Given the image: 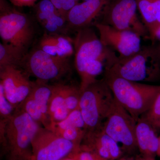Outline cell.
<instances>
[{
  "mask_svg": "<svg viewBox=\"0 0 160 160\" xmlns=\"http://www.w3.org/2000/svg\"><path fill=\"white\" fill-rule=\"evenodd\" d=\"M157 155L160 157V137L159 138V147L157 152Z\"/></svg>",
  "mask_w": 160,
  "mask_h": 160,
  "instance_id": "32",
  "label": "cell"
},
{
  "mask_svg": "<svg viewBox=\"0 0 160 160\" xmlns=\"http://www.w3.org/2000/svg\"><path fill=\"white\" fill-rule=\"evenodd\" d=\"M143 22L149 31L150 40L155 32L159 0H135Z\"/></svg>",
  "mask_w": 160,
  "mask_h": 160,
  "instance_id": "19",
  "label": "cell"
},
{
  "mask_svg": "<svg viewBox=\"0 0 160 160\" xmlns=\"http://www.w3.org/2000/svg\"><path fill=\"white\" fill-rule=\"evenodd\" d=\"M35 36L34 26L27 14L17 10L7 0H0V37L27 54Z\"/></svg>",
  "mask_w": 160,
  "mask_h": 160,
  "instance_id": "6",
  "label": "cell"
},
{
  "mask_svg": "<svg viewBox=\"0 0 160 160\" xmlns=\"http://www.w3.org/2000/svg\"><path fill=\"white\" fill-rule=\"evenodd\" d=\"M12 5L17 7H32L34 6L37 0H7Z\"/></svg>",
  "mask_w": 160,
  "mask_h": 160,
  "instance_id": "28",
  "label": "cell"
},
{
  "mask_svg": "<svg viewBox=\"0 0 160 160\" xmlns=\"http://www.w3.org/2000/svg\"><path fill=\"white\" fill-rule=\"evenodd\" d=\"M83 2H84V1H88V0H83Z\"/></svg>",
  "mask_w": 160,
  "mask_h": 160,
  "instance_id": "37",
  "label": "cell"
},
{
  "mask_svg": "<svg viewBox=\"0 0 160 160\" xmlns=\"http://www.w3.org/2000/svg\"><path fill=\"white\" fill-rule=\"evenodd\" d=\"M32 160H62L80 147L53 131L41 126L32 142Z\"/></svg>",
  "mask_w": 160,
  "mask_h": 160,
  "instance_id": "10",
  "label": "cell"
},
{
  "mask_svg": "<svg viewBox=\"0 0 160 160\" xmlns=\"http://www.w3.org/2000/svg\"><path fill=\"white\" fill-rule=\"evenodd\" d=\"M137 160H156L155 158L143 156L141 154L137 155Z\"/></svg>",
  "mask_w": 160,
  "mask_h": 160,
  "instance_id": "30",
  "label": "cell"
},
{
  "mask_svg": "<svg viewBox=\"0 0 160 160\" xmlns=\"http://www.w3.org/2000/svg\"><path fill=\"white\" fill-rule=\"evenodd\" d=\"M142 116L151 123L155 129L157 128L158 125L160 122V89L151 107Z\"/></svg>",
  "mask_w": 160,
  "mask_h": 160,
  "instance_id": "24",
  "label": "cell"
},
{
  "mask_svg": "<svg viewBox=\"0 0 160 160\" xmlns=\"http://www.w3.org/2000/svg\"><path fill=\"white\" fill-rule=\"evenodd\" d=\"M100 34L102 43L119 54V60L130 57L141 49V37L129 30H120L99 22L93 23Z\"/></svg>",
  "mask_w": 160,
  "mask_h": 160,
  "instance_id": "11",
  "label": "cell"
},
{
  "mask_svg": "<svg viewBox=\"0 0 160 160\" xmlns=\"http://www.w3.org/2000/svg\"><path fill=\"white\" fill-rule=\"evenodd\" d=\"M16 109L7 99L3 86L0 84V120L9 119L13 114Z\"/></svg>",
  "mask_w": 160,
  "mask_h": 160,
  "instance_id": "25",
  "label": "cell"
},
{
  "mask_svg": "<svg viewBox=\"0 0 160 160\" xmlns=\"http://www.w3.org/2000/svg\"><path fill=\"white\" fill-rule=\"evenodd\" d=\"M26 72L19 67L6 66L0 68V84L7 99L16 109L27 97L34 82L29 79Z\"/></svg>",
  "mask_w": 160,
  "mask_h": 160,
  "instance_id": "12",
  "label": "cell"
},
{
  "mask_svg": "<svg viewBox=\"0 0 160 160\" xmlns=\"http://www.w3.org/2000/svg\"><path fill=\"white\" fill-rule=\"evenodd\" d=\"M68 158L72 160H108L94 152L81 149L70 155Z\"/></svg>",
  "mask_w": 160,
  "mask_h": 160,
  "instance_id": "27",
  "label": "cell"
},
{
  "mask_svg": "<svg viewBox=\"0 0 160 160\" xmlns=\"http://www.w3.org/2000/svg\"><path fill=\"white\" fill-rule=\"evenodd\" d=\"M71 67L69 58L51 55L38 47L26 54L20 68L37 81L48 83L60 82L71 72Z\"/></svg>",
  "mask_w": 160,
  "mask_h": 160,
  "instance_id": "7",
  "label": "cell"
},
{
  "mask_svg": "<svg viewBox=\"0 0 160 160\" xmlns=\"http://www.w3.org/2000/svg\"><path fill=\"white\" fill-rule=\"evenodd\" d=\"M49 129L65 139L72 142L79 147L81 146V143L86 132L85 129L74 127L63 129L52 128Z\"/></svg>",
  "mask_w": 160,
  "mask_h": 160,
  "instance_id": "22",
  "label": "cell"
},
{
  "mask_svg": "<svg viewBox=\"0 0 160 160\" xmlns=\"http://www.w3.org/2000/svg\"><path fill=\"white\" fill-rule=\"evenodd\" d=\"M136 134L140 154L155 158L159 147V138L156 133L155 128L141 116L137 122Z\"/></svg>",
  "mask_w": 160,
  "mask_h": 160,
  "instance_id": "17",
  "label": "cell"
},
{
  "mask_svg": "<svg viewBox=\"0 0 160 160\" xmlns=\"http://www.w3.org/2000/svg\"><path fill=\"white\" fill-rule=\"evenodd\" d=\"M151 41L154 43L156 41H160V27L155 33L154 36Z\"/></svg>",
  "mask_w": 160,
  "mask_h": 160,
  "instance_id": "31",
  "label": "cell"
},
{
  "mask_svg": "<svg viewBox=\"0 0 160 160\" xmlns=\"http://www.w3.org/2000/svg\"><path fill=\"white\" fill-rule=\"evenodd\" d=\"M70 127H74L86 130V123L79 108L71 112L67 117L62 122L52 124L49 129L52 128L63 129Z\"/></svg>",
  "mask_w": 160,
  "mask_h": 160,
  "instance_id": "21",
  "label": "cell"
},
{
  "mask_svg": "<svg viewBox=\"0 0 160 160\" xmlns=\"http://www.w3.org/2000/svg\"><path fill=\"white\" fill-rule=\"evenodd\" d=\"M159 48L160 54V44L159 46Z\"/></svg>",
  "mask_w": 160,
  "mask_h": 160,
  "instance_id": "36",
  "label": "cell"
},
{
  "mask_svg": "<svg viewBox=\"0 0 160 160\" xmlns=\"http://www.w3.org/2000/svg\"><path fill=\"white\" fill-rule=\"evenodd\" d=\"M74 40L75 67L79 77L100 62L107 64L106 70L119 61L116 52L105 46L91 26L78 29ZM105 70V71H106Z\"/></svg>",
  "mask_w": 160,
  "mask_h": 160,
  "instance_id": "3",
  "label": "cell"
},
{
  "mask_svg": "<svg viewBox=\"0 0 160 160\" xmlns=\"http://www.w3.org/2000/svg\"><path fill=\"white\" fill-rule=\"evenodd\" d=\"M22 160V159H16V160Z\"/></svg>",
  "mask_w": 160,
  "mask_h": 160,
  "instance_id": "35",
  "label": "cell"
},
{
  "mask_svg": "<svg viewBox=\"0 0 160 160\" xmlns=\"http://www.w3.org/2000/svg\"><path fill=\"white\" fill-rule=\"evenodd\" d=\"M41 126L20 108L9 119L0 120L1 154L8 160H32V142Z\"/></svg>",
  "mask_w": 160,
  "mask_h": 160,
  "instance_id": "1",
  "label": "cell"
},
{
  "mask_svg": "<svg viewBox=\"0 0 160 160\" xmlns=\"http://www.w3.org/2000/svg\"><path fill=\"white\" fill-rule=\"evenodd\" d=\"M52 89L53 85L36 80L29 95L18 108L23 109L34 121L48 129L51 124L49 105Z\"/></svg>",
  "mask_w": 160,
  "mask_h": 160,
  "instance_id": "13",
  "label": "cell"
},
{
  "mask_svg": "<svg viewBox=\"0 0 160 160\" xmlns=\"http://www.w3.org/2000/svg\"><path fill=\"white\" fill-rule=\"evenodd\" d=\"M114 100L112 92L104 78L98 79L81 92L79 108L86 123V130H93L102 126Z\"/></svg>",
  "mask_w": 160,
  "mask_h": 160,
  "instance_id": "5",
  "label": "cell"
},
{
  "mask_svg": "<svg viewBox=\"0 0 160 160\" xmlns=\"http://www.w3.org/2000/svg\"><path fill=\"white\" fill-rule=\"evenodd\" d=\"M157 128H160V122L159 123L158 125Z\"/></svg>",
  "mask_w": 160,
  "mask_h": 160,
  "instance_id": "34",
  "label": "cell"
},
{
  "mask_svg": "<svg viewBox=\"0 0 160 160\" xmlns=\"http://www.w3.org/2000/svg\"><path fill=\"white\" fill-rule=\"evenodd\" d=\"M110 0H88L72 7L66 16L69 29H78L91 26L92 22L101 15Z\"/></svg>",
  "mask_w": 160,
  "mask_h": 160,
  "instance_id": "15",
  "label": "cell"
},
{
  "mask_svg": "<svg viewBox=\"0 0 160 160\" xmlns=\"http://www.w3.org/2000/svg\"><path fill=\"white\" fill-rule=\"evenodd\" d=\"M73 41L66 35L45 32L38 47L51 55L69 58L74 53Z\"/></svg>",
  "mask_w": 160,
  "mask_h": 160,
  "instance_id": "18",
  "label": "cell"
},
{
  "mask_svg": "<svg viewBox=\"0 0 160 160\" xmlns=\"http://www.w3.org/2000/svg\"><path fill=\"white\" fill-rule=\"evenodd\" d=\"M103 78L111 89L116 101L136 122L149 110L160 89V85L128 81L109 70L105 71Z\"/></svg>",
  "mask_w": 160,
  "mask_h": 160,
  "instance_id": "2",
  "label": "cell"
},
{
  "mask_svg": "<svg viewBox=\"0 0 160 160\" xmlns=\"http://www.w3.org/2000/svg\"><path fill=\"white\" fill-rule=\"evenodd\" d=\"M135 0H110L101 14V22L120 30H129L137 33L144 39H150L149 31L138 16Z\"/></svg>",
  "mask_w": 160,
  "mask_h": 160,
  "instance_id": "8",
  "label": "cell"
},
{
  "mask_svg": "<svg viewBox=\"0 0 160 160\" xmlns=\"http://www.w3.org/2000/svg\"><path fill=\"white\" fill-rule=\"evenodd\" d=\"M81 95L80 86L73 84L66 85L65 104L69 112L79 108Z\"/></svg>",
  "mask_w": 160,
  "mask_h": 160,
  "instance_id": "23",
  "label": "cell"
},
{
  "mask_svg": "<svg viewBox=\"0 0 160 160\" xmlns=\"http://www.w3.org/2000/svg\"><path fill=\"white\" fill-rule=\"evenodd\" d=\"M131 155L127 154L126 156H122V157L117 160H137L136 155Z\"/></svg>",
  "mask_w": 160,
  "mask_h": 160,
  "instance_id": "29",
  "label": "cell"
},
{
  "mask_svg": "<svg viewBox=\"0 0 160 160\" xmlns=\"http://www.w3.org/2000/svg\"><path fill=\"white\" fill-rule=\"evenodd\" d=\"M33 7L35 17L45 32L66 34L69 31L66 18L60 13L50 0H41Z\"/></svg>",
  "mask_w": 160,
  "mask_h": 160,
  "instance_id": "16",
  "label": "cell"
},
{
  "mask_svg": "<svg viewBox=\"0 0 160 160\" xmlns=\"http://www.w3.org/2000/svg\"><path fill=\"white\" fill-rule=\"evenodd\" d=\"M108 70L132 82L158 81L160 79L159 46H142L135 54L125 59L119 60L118 62Z\"/></svg>",
  "mask_w": 160,
  "mask_h": 160,
  "instance_id": "4",
  "label": "cell"
},
{
  "mask_svg": "<svg viewBox=\"0 0 160 160\" xmlns=\"http://www.w3.org/2000/svg\"><path fill=\"white\" fill-rule=\"evenodd\" d=\"M136 124L131 115L115 99L111 111L103 123L102 128L118 144H121L124 153L134 155L138 151Z\"/></svg>",
  "mask_w": 160,
  "mask_h": 160,
  "instance_id": "9",
  "label": "cell"
},
{
  "mask_svg": "<svg viewBox=\"0 0 160 160\" xmlns=\"http://www.w3.org/2000/svg\"><path fill=\"white\" fill-rule=\"evenodd\" d=\"M62 160H72L71 158H66Z\"/></svg>",
  "mask_w": 160,
  "mask_h": 160,
  "instance_id": "33",
  "label": "cell"
},
{
  "mask_svg": "<svg viewBox=\"0 0 160 160\" xmlns=\"http://www.w3.org/2000/svg\"><path fill=\"white\" fill-rule=\"evenodd\" d=\"M80 149L92 152L108 160H117L124 155L121 147L105 132L102 126L86 130Z\"/></svg>",
  "mask_w": 160,
  "mask_h": 160,
  "instance_id": "14",
  "label": "cell"
},
{
  "mask_svg": "<svg viewBox=\"0 0 160 160\" xmlns=\"http://www.w3.org/2000/svg\"><path fill=\"white\" fill-rule=\"evenodd\" d=\"M60 13L66 18L70 9L79 3L80 0H50Z\"/></svg>",
  "mask_w": 160,
  "mask_h": 160,
  "instance_id": "26",
  "label": "cell"
},
{
  "mask_svg": "<svg viewBox=\"0 0 160 160\" xmlns=\"http://www.w3.org/2000/svg\"><path fill=\"white\" fill-rule=\"evenodd\" d=\"M26 53L15 46L7 43H0V68L6 66L19 67Z\"/></svg>",
  "mask_w": 160,
  "mask_h": 160,
  "instance_id": "20",
  "label": "cell"
}]
</instances>
